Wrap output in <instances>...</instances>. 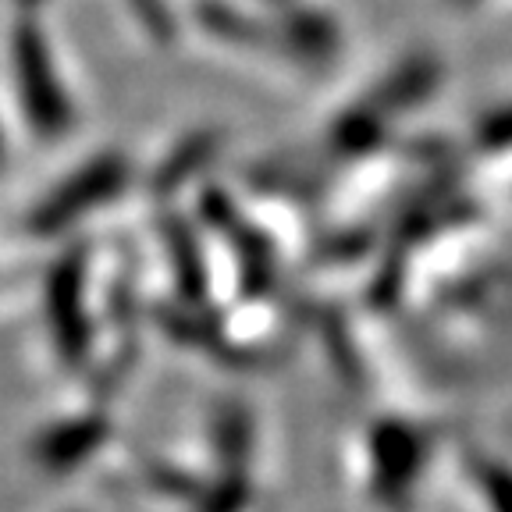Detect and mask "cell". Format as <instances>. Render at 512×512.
<instances>
[{
    "instance_id": "1",
    "label": "cell",
    "mask_w": 512,
    "mask_h": 512,
    "mask_svg": "<svg viewBox=\"0 0 512 512\" xmlns=\"http://www.w3.org/2000/svg\"><path fill=\"white\" fill-rule=\"evenodd\" d=\"M121 175H125V171H121L118 164H111V160L100 164V168H89L86 175L68 185V192L54 196V203L43 210V221L57 224V221H64V217H75V214H82V210H89L93 203H100L96 196H107V192L121 182Z\"/></svg>"
}]
</instances>
